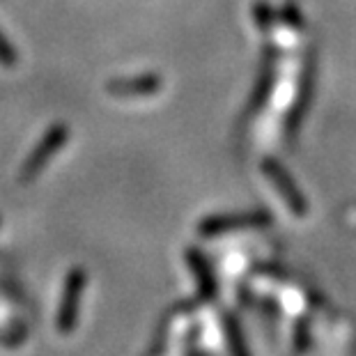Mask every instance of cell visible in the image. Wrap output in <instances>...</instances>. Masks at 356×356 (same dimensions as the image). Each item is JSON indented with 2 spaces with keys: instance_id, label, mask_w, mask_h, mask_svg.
I'll return each instance as SVG.
<instances>
[{
  "instance_id": "cell-2",
  "label": "cell",
  "mask_w": 356,
  "mask_h": 356,
  "mask_svg": "<svg viewBox=\"0 0 356 356\" xmlns=\"http://www.w3.org/2000/svg\"><path fill=\"white\" fill-rule=\"evenodd\" d=\"M267 223H271V218L264 211H253V214H244V216H214L200 223V234L211 237V234H223L228 230L246 228V225H267Z\"/></svg>"
},
{
  "instance_id": "cell-1",
  "label": "cell",
  "mask_w": 356,
  "mask_h": 356,
  "mask_svg": "<svg viewBox=\"0 0 356 356\" xmlns=\"http://www.w3.org/2000/svg\"><path fill=\"white\" fill-rule=\"evenodd\" d=\"M262 170H264V175H267V179L271 181V184L276 186V191L280 193L283 202L294 211V216H306L308 202H306L304 195H301L297 184L292 181V177L283 170V165L276 163L274 159H269V161H264Z\"/></svg>"
},
{
  "instance_id": "cell-3",
  "label": "cell",
  "mask_w": 356,
  "mask_h": 356,
  "mask_svg": "<svg viewBox=\"0 0 356 356\" xmlns=\"http://www.w3.org/2000/svg\"><path fill=\"white\" fill-rule=\"evenodd\" d=\"M161 88V79L156 76H136V79H120L108 83V92L118 97H138L152 95Z\"/></svg>"
},
{
  "instance_id": "cell-4",
  "label": "cell",
  "mask_w": 356,
  "mask_h": 356,
  "mask_svg": "<svg viewBox=\"0 0 356 356\" xmlns=\"http://www.w3.org/2000/svg\"><path fill=\"white\" fill-rule=\"evenodd\" d=\"M83 287V274L81 271H74L70 278V285H67V297L63 301V313H60V329L70 331L74 327V317H76V301Z\"/></svg>"
},
{
  "instance_id": "cell-5",
  "label": "cell",
  "mask_w": 356,
  "mask_h": 356,
  "mask_svg": "<svg viewBox=\"0 0 356 356\" xmlns=\"http://www.w3.org/2000/svg\"><path fill=\"white\" fill-rule=\"evenodd\" d=\"M188 262H191V267H193V274L200 278L202 290L207 294H211V278H209V271H207V264H204V260L198 253L188 251Z\"/></svg>"
}]
</instances>
